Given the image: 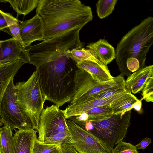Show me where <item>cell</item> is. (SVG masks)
Returning <instances> with one entry per match:
<instances>
[{"label":"cell","instance_id":"cell-1","mask_svg":"<svg viewBox=\"0 0 153 153\" xmlns=\"http://www.w3.org/2000/svg\"><path fill=\"white\" fill-rule=\"evenodd\" d=\"M71 51L57 49L42 56L34 65L45 100L59 107L69 102L75 94L76 69Z\"/></svg>","mask_w":153,"mask_h":153},{"label":"cell","instance_id":"cell-2","mask_svg":"<svg viewBox=\"0 0 153 153\" xmlns=\"http://www.w3.org/2000/svg\"><path fill=\"white\" fill-rule=\"evenodd\" d=\"M36 12L43 22V41L81 29L93 17L91 7L79 0H39Z\"/></svg>","mask_w":153,"mask_h":153},{"label":"cell","instance_id":"cell-3","mask_svg":"<svg viewBox=\"0 0 153 153\" xmlns=\"http://www.w3.org/2000/svg\"><path fill=\"white\" fill-rule=\"evenodd\" d=\"M153 44V18L148 16L126 34L118 43L115 59L119 70L127 77L132 73L126 65L133 63L144 67L147 55Z\"/></svg>","mask_w":153,"mask_h":153},{"label":"cell","instance_id":"cell-4","mask_svg":"<svg viewBox=\"0 0 153 153\" xmlns=\"http://www.w3.org/2000/svg\"><path fill=\"white\" fill-rule=\"evenodd\" d=\"M132 109L124 113L113 114L99 122H74L83 127L111 152L114 146L126 137L131 124Z\"/></svg>","mask_w":153,"mask_h":153},{"label":"cell","instance_id":"cell-5","mask_svg":"<svg viewBox=\"0 0 153 153\" xmlns=\"http://www.w3.org/2000/svg\"><path fill=\"white\" fill-rule=\"evenodd\" d=\"M17 103L21 111L30 120L32 128L37 131L45 100L40 88L38 73L34 71L25 81L15 85Z\"/></svg>","mask_w":153,"mask_h":153},{"label":"cell","instance_id":"cell-6","mask_svg":"<svg viewBox=\"0 0 153 153\" xmlns=\"http://www.w3.org/2000/svg\"><path fill=\"white\" fill-rule=\"evenodd\" d=\"M74 82L76 90L70 104L93 100L98 94L125 84V80L123 76L120 74L110 81L100 82L94 80L85 71L78 68L75 71Z\"/></svg>","mask_w":153,"mask_h":153},{"label":"cell","instance_id":"cell-7","mask_svg":"<svg viewBox=\"0 0 153 153\" xmlns=\"http://www.w3.org/2000/svg\"><path fill=\"white\" fill-rule=\"evenodd\" d=\"M14 79L10 82L3 96L0 110V119L4 125L12 130L32 128L30 120L21 111L16 100Z\"/></svg>","mask_w":153,"mask_h":153},{"label":"cell","instance_id":"cell-8","mask_svg":"<svg viewBox=\"0 0 153 153\" xmlns=\"http://www.w3.org/2000/svg\"><path fill=\"white\" fill-rule=\"evenodd\" d=\"M64 110L53 104L43 110L40 116L37 131V139L40 142L57 134L65 133L70 134L67 123Z\"/></svg>","mask_w":153,"mask_h":153},{"label":"cell","instance_id":"cell-9","mask_svg":"<svg viewBox=\"0 0 153 153\" xmlns=\"http://www.w3.org/2000/svg\"><path fill=\"white\" fill-rule=\"evenodd\" d=\"M71 134V144L79 153H111V152L83 127L67 119Z\"/></svg>","mask_w":153,"mask_h":153},{"label":"cell","instance_id":"cell-10","mask_svg":"<svg viewBox=\"0 0 153 153\" xmlns=\"http://www.w3.org/2000/svg\"><path fill=\"white\" fill-rule=\"evenodd\" d=\"M19 27L21 39L25 48L34 41L43 40L44 23L38 14L36 13L31 19L21 22Z\"/></svg>","mask_w":153,"mask_h":153},{"label":"cell","instance_id":"cell-11","mask_svg":"<svg viewBox=\"0 0 153 153\" xmlns=\"http://www.w3.org/2000/svg\"><path fill=\"white\" fill-rule=\"evenodd\" d=\"M14 130L12 153H33L37 131L33 128Z\"/></svg>","mask_w":153,"mask_h":153},{"label":"cell","instance_id":"cell-12","mask_svg":"<svg viewBox=\"0 0 153 153\" xmlns=\"http://www.w3.org/2000/svg\"><path fill=\"white\" fill-rule=\"evenodd\" d=\"M126 90L113 96L103 99H96L81 103L69 104L64 110L66 118L76 116L92 108L110 105L115 100L125 94Z\"/></svg>","mask_w":153,"mask_h":153},{"label":"cell","instance_id":"cell-13","mask_svg":"<svg viewBox=\"0 0 153 153\" xmlns=\"http://www.w3.org/2000/svg\"><path fill=\"white\" fill-rule=\"evenodd\" d=\"M25 63V61L22 59L0 63V110L2 99L8 86L20 68Z\"/></svg>","mask_w":153,"mask_h":153},{"label":"cell","instance_id":"cell-14","mask_svg":"<svg viewBox=\"0 0 153 153\" xmlns=\"http://www.w3.org/2000/svg\"><path fill=\"white\" fill-rule=\"evenodd\" d=\"M153 75V65L146 66L131 74L125 80L126 88L135 94L142 91L150 77Z\"/></svg>","mask_w":153,"mask_h":153},{"label":"cell","instance_id":"cell-15","mask_svg":"<svg viewBox=\"0 0 153 153\" xmlns=\"http://www.w3.org/2000/svg\"><path fill=\"white\" fill-rule=\"evenodd\" d=\"M1 42L0 63H4L22 59L28 63V59L26 55L14 38Z\"/></svg>","mask_w":153,"mask_h":153},{"label":"cell","instance_id":"cell-16","mask_svg":"<svg viewBox=\"0 0 153 153\" xmlns=\"http://www.w3.org/2000/svg\"><path fill=\"white\" fill-rule=\"evenodd\" d=\"M86 47L97 59L106 65L115 59L116 52L114 48L104 39L90 43Z\"/></svg>","mask_w":153,"mask_h":153},{"label":"cell","instance_id":"cell-17","mask_svg":"<svg viewBox=\"0 0 153 153\" xmlns=\"http://www.w3.org/2000/svg\"><path fill=\"white\" fill-rule=\"evenodd\" d=\"M76 66L78 68L86 71L94 80L100 82H107L114 78L109 69H105L94 63L87 62H78L76 63Z\"/></svg>","mask_w":153,"mask_h":153},{"label":"cell","instance_id":"cell-18","mask_svg":"<svg viewBox=\"0 0 153 153\" xmlns=\"http://www.w3.org/2000/svg\"><path fill=\"white\" fill-rule=\"evenodd\" d=\"M139 100L128 91L112 103L110 106L114 114H117L127 112L133 109L134 104Z\"/></svg>","mask_w":153,"mask_h":153},{"label":"cell","instance_id":"cell-19","mask_svg":"<svg viewBox=\"0 0 153 153\" xmlns=\"http://www.w3.org/2000/svg\"><path fill=\"white\" fill-rule=\"evenodd\" d=\"M71 56L76 63L80 62H90L96 63L103 68L109 69L107 65L97 59L88 49L82 48L74 49L70 52Z\"/></svg>","mask_w":153,"mask_h":153},{"label":"cell","instance_id":"cell-20","mask_svg":"<svg viewBox=\"0 0 153 153\" xmlns=\"http://www.w3.org/2000/svg\"><path fill=\"white\" fill-rule=\"evenodd\" d=\"M0 12L6 22L11 36L18 42L22 49L27 56L26 48L25 47L21 37L18 19L9 13H5L1 10Z\"/></svg>","mask_w":153,"mask_h":153},{"label":"cell","instance_id":"cell-21","mask_svg":"<svg viewBox=\"0 0 153 153\" xmlns=\"http://www.w3.org/2000/svg\"><path fill=\"white\" fill-rule=\"evenodd\" d=\"M110 105L95 107L85 112L88 115L87 121L99 122L111 118L114 114Z\"/></svg>","mask_w":153,"mask_h":153},{"label":"cell","instance_id":"cell-22","mask_svg":"<svg viewBox=\"0 0 153 153\" xmlns=\"http://www.w3.org/2000/svg\"><path fill=\"white\" fill-rule=\"evenodd\" d=\"M39 0H7L19 15H26L37 7Z\"/></svg>","mask_w":153,"mask_h":153},{"label":"cell","instance_id":"cell-23","mask_svg":"<svg viewBox=\"0 0 153 153\" xmlns=\"http://www.w3.org/2000/svg\"><path fill=\"white\" fill-rule=\"evenodd\" d=\"M13 130L4 125L0 128V149L2 153H12L13 145Z\"/></svg>","mask_w":153,"mask_h":153},{"label":"cell","instance_id":"cell-24","mask_svg":"<svg viewBox=\"0 0 153 153\" xmlns=\"http://www.w3.org/2000/svg\"><path fill=\"white\" fill-rule=\"evenodd\" d=\"M117 0H99L96 3V12L100 19L110 15L114 10Z\"/></svg>","mask_w":153,"mask_h":153},{"label":"cell","instance_id":"cell-25","mask_svg":"<svg viewBox=\"0 0 153 153\" xmlns=\"http://www.w3.org/2000/svg\"><path fill=\"white\" fill-rule=\"evenodd\" d=\"M71 134L65 133H60L46 139L42 143L48 144L60 145L71 143Z\"/></svg>","mask_w":153,"mask_h":153},{"label":"cell","instance_id":"cell-26","mask_svg":"<svg viewBox=\"0 0 153 153\" xmlns=\"http://www.w3.org/2000/svg\"><path fill=\"white\" fill-rule=\"evenodd\" d=\"M111 153H139L135 146L130 143L122 141L119 143L113 148Z\"/></svg>","mask_w":153,"mask_h":153},{"label":"cell","instance_id":"cell-27","mask_svg":"<svg viewBox=\"0 0 153 153\" xmlns=\"http://www.w3.org/2000/svg\"><path fill=\"white\" fill-rule=\"evenodd\" d=\"M126 90L125 84L114 87L98 94L94 98L93 100L103 99L108 98Z\"/></svg>","mask_w":153,"mask_h":153},{"label":"cell","instance_id":"cell-28","mask_svg":"<svg viewBox=\"0 0 153 153\" xmlns=\"http://www.w3.org/2000/svg\"><path fill=\"white\" fill-rule=\"evenodd\" d=\"M141 100L144 99L147 102L153 101V75L152 76L146 83L143 89Z\"/></svg>","mask_w":153,"mask_h":153},{"label":"cell","instance_id":"cell-29","mask_svg":"<svg viewBox=\"0 0 153 153\" xmlns=\"http://www.w3.org/2000/svg\"><path fill=\"white\" fill-rule=\"evenodd\" d=\"M59 146L48 144L40 142L36 139L33 153H49L59 147Z\"/></svg>","mask_w":153,"mask_h":153},{"label":"cell","instance_id":"cell-30","mask_svg":"<svg viewBox=\"0 0 153 153\" xmlns=\"http://www.w3.org/2000/svg\"><path fill=\"white\" fill-rule=\"evenodd\" d=\"M59 148L61 153H79L71 143L62 145Z\"/></svg>","mask_w":153,"mask_h":153},{"label":"cell","instance_id":"cell-31","mask_svg":"<svg viewBox=\"0 0 153 153\" xmlns=\"http://www.w3.org/2000/svg\"><path fill=\"white\" fill-rule=\"evenodd\" d=\"M151 143V139L146 137L143 139L139 143L135 145L137 150L142 149L144 150Z\"/></svg>","mask_w":153,"mask_h":153},{"label":"cell","instance_id":"cell-32","mask_svg":"<svg viewBox=\"0 0 153 153\" xmlns=\"http://www.w3.org/2000/svg\"><path fill=\"white\" fill-rule=\"evenodd\" d=\"M0 30L6 32L11 35L6 22L0 12Z\"/></svg>","mask_w":153,"mask_h":153},{"label":"cell","instance_id":"cell-33","mask_svg":"<svg viewBox=\"0 0 153 153\" xmlns=\"http://www.w3.org/2000/svg\"><path fill=\"white\" fill-rule=\"evenodd\" d=\"M141 100L136 102L133 105V108H134L138 112H141L142 109V103Z\"/></svg>","mask_w":153,"mask_h":153},{"label":"cell","instance_id":"cell-34","mask_svg":"<svg viewBox=\"0 0 153 153\" xmlns=\"http://www.w3.org/2000/svg\"><path fill=\"white\" fill-rule=\"evenodd\" d=\"M49 153H61L59 147L56 149L52 151Z\"/></svg>","mask_w":153,"mask_h":153},{"label":"cell","instance_id":"cell-35","mask_svg":"<svg viewBox=\"0 0 153 153\" xmlns=\"http://www.w3.org/2000/svg\"><path fill=\"white\" fill-rule=\"evenodd\" d=\"M2 123L1 122L0 119V126H1L2 125Z\"/></svg>","mask_w":153,"mask_h":153},{"label":"cell","instance_id":"cell-36","mask_svg":"<svg viewBox=\"0 0 153 153\" xmlns=\"http://www.w3.org/2000/svg\"><path fill=\"white\" fill-rule=\"evenodd\" d=\"M1 41H0V47L1 46Z\"/></svg>","mask_w":153,"mask_h":153},{"label":"cell","instance_id":"cell-37","mask_svg":"<svg viewBox=\"0 0 153 153\" xmlns=\"http://www.w3.org/2000/svg\"><path fill=\"white\" fill-rule=\"evenodd\" d=\"M0 153H2L1 152L0 149Z\"/></svg>","mask_w":153,"mask_h":153},{"label":"cell","instance_id":"cell-38","mask_svg":"<svg viewBox=\"0 0 153 153\" xmlns=\"http://www.w3.org/2000/svg\"><path fill=\"white\" fill-rule=\"evenodd\" d=\"M1 11V10H0V12Z\"/></svg>","mask_w":153,"mask_h":153}]
</instances>
